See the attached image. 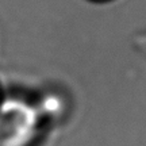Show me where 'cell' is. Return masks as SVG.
Returning a JSON list of instances; mask_svg holds the SVG:
<instances>
[{"label":"cell","instance_id":"1","mask_svg":"<svg viewBox=\"0 0 146 146\" xmlns=\"http://www.w3.org/2000/svg\"><path fill=\"white\" fill-rule=\"evenodd\" d=\"M35 99L21 94L0 98V146H36L46 127Z\"/></svg>","mask_w":146,"mask_h":146},{"label":"cell","instance_id":"2","mask_svg":"<svg viewBox=\"0 0 146 146\" xmlns=\"http://www.w3.org/2000/svg\"><path fill=\"white\" fill-rule=\"evenodd\" d=\"M35 102L46 125L61 120L69 108L66 98L58 91H49L46 94H42L39 98H36Z\"/></svg>","mask_w":146,"mask_h":146},{"label":"cell","instance_id":"3","mask_svg":"<svg viewBox=\"0 0 146 146\" xmlns=\"http://www.w3.org/2000/svg\"><path fill=\"white\" fill-rule=\"evenodd\" d=\"M91 1H95V3H107V1H111V0H91Z\"/></svg>","mask_w":146,"mask_h":146},{"label":"cell","instance_id":"4","mask_svg":"<svg viewBox=\"0 0 146 146\" xmlns=\"http://www.w3.org/2000/svg\"><path fill=\"white\" fill-rule=\"evenodd\" d=\"M0 98H1V92H0Z\"/></svg>","mask_w":146,"mask_h":146}]
</instances>
